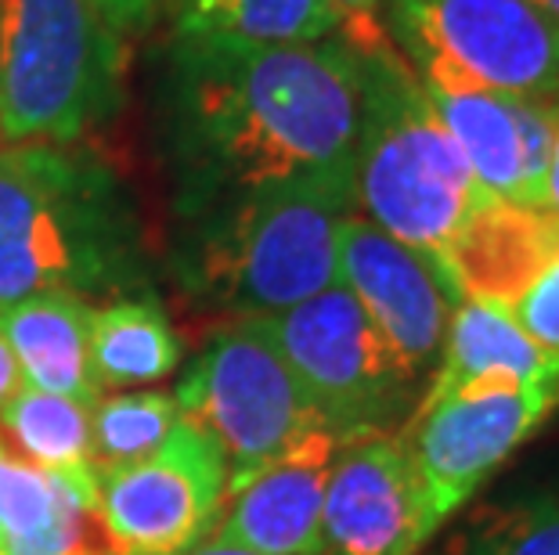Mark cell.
Segmentation results:
<instances>
[{"instance_id": "1", "label": "cell", "mask_w": 559, "mask_h": 555, "mask_svg": "<svg viewBox=\"0 0 559 555\" xmlns=\"http://www.w3.org/2000/svg\"><path fill=\"white\" fill-rule=\"evenodd\" d=\"M156 123L177 214L267 188L354 198L361 80L347 40H177L159 51Z\"/></svg>"}, {"instance_id": "2", "label": "cell", "mask_w": 559, "mask_h": 555, "mask_svg": "<svg viewBox=\"0 0 559 555\" xmlns=\"http://www.w3.org/2000/svg\"><path fill=\"white\" fill-rule=\"evenodd\" d=\"M145 234L123 184L76 145H0V303L141 297Z\"/></svg>"}, {"instance_id": "3", "label": "cell", "mask_w": 559, "mask_h": 555, "mask_svg": "<svg viewBox=\"0 0 559 555\" xmlns=\"http://www.w3.org/2000/svg\"><path fill=\"white\" fill-rule=\"evenodd\" d=\"M340 37L354 51L361 80L354 209L440 267L455 231L491 195L477 184L379 15H347Z\"/></svg>"}, {"instance_id": "4", "label": "cell", "mask_w": 559, "mask_h": 555, "mask_svg": "<svg viewBox=\"0 0 559 555\" xmlns=\"http://www.w3.org/2000/svg\"><path fill=\"white\" fill-rule=\"evenodd\" d=\"M354 198L329 188H267L185 217L174 270L195 300L271 317L340 281V224Z\"/></svg>"}, {"instance_id": "5", "label": "cell", "mask_w": 559, "mask_h": 555, "mask_svg": "<svg viewBox=\"0 0 559 555\" xmlns=\"http://www.w3.org/2000/svg\"><path fill=\"white\" fill-rule=\"evenodd\" d=\"M123 76L98 0H0V145H80L120 109Z\"/></svg>"}, {"instance_id": "6", "label": "cell", "mask_w": 559, "mask_h": 555, "mask_svg": "<svg viewBox=\"0 0 559 555\" xmlns=\"http://www.w3.org/2000/svg\"><path fill=\"white\" fill-rule=\"evenodd\" d=\"M174 400L221 447L228 494L304 436L325 430L264 317H235L217 328L202 342Z\"/></svg>"}, {"instance_id": "7", "label": "cell", "mask_w": 559, "mask_h": 555, "mask_svg": "<svg viewBox=\"0 0 559 555\" xmlns=\"http://www.w3.org/2000/svg\"><path fill=\"white\" fill-rule=\"evenodd\" d=\"M314 411L340 441L397 433L419 386L354 292L336 281L318 297L264 317Z\"/></svg>"}, {"instance_id": "8", "label": "cell", "mask_w": 559, "mask_h": 555, "mask_svg": "<svg viewBox=\"0 0 559 555\" xmlns=\"http://www.w3.org/2000/svg\"><path fill=\"white\" fill-rule=\"evenodd\" d=\"M383 26L419 80L559 101V26L531 0H386Z\"/></svg>"}, {"instance_id": "9", "label": "cell", "mask_w": 559, "mask_h": 555, "mask_svg": "<svg viewBox=\"0 0 559 555\" xmlns=\"http://www.w3.org/2000/svg\"><path fill=\"white\" fill-rule=\"evenodd\" d=\"M228 502V462L213 436L188 422L159 451L98 476V519L109 555H185L217 527Z\"/></svg>"}, {"instance_id": "10", "label": "cell", "mask_w": 559, "mask_h": 555, "mask_svg": "<svg viewBox=\"0 0 559 555\" xmlns=\"http://www.w3.org/2000/svg\"><path fill=\"white\" fill-rule=\"evenodd\" d=\"M559 411V379L516 389H480L419 405L404 422L423 491V519L430 538L466 505L480 483Z\"/></svg>"}, {"instance_id": "11", "label": "cell", "mask_w": 559, "mask_h": 555, "mask_svg": "<svg viewBox=\"0 0 559 555\" xmlns=\"http://www.w3.org/2000/svg\"><path fill=\"white\" fill-rule=\"evenodd\" d=\"M430 541L401 433L347 436L321 505V555H419Z\"/></svg>"}, {"instance_id": "12", "label": "cell", "mask_w": 559, "mask_h": 555, "mask_svg": "<svg viewBox=\"0 0 559 555\" xmlns=\"http://www.w3.org/2000/svg\"><path fill=\"white\" fill-rule=\"evenodd\" d=\"M340 281L419 379L437 369L459 297L430 256L350 214L340 224Z\"/></svg>"}, {"instance_id": "13", "label": "cell", "mask_w": 559, "mask_h": 555, "mask_svg": "<svg viewBox=\"0 0 559 555\" xmlns=\"http://www.w3.org/2000/svg\"><path fill=\"white\" fill-rule=\"evenodd\" d=\"M419 84L487 195L549 209L545 170L559 130V101L516 98L469 80H419Z\"/></svg>"}, {"instance_id": "14", "label": "cell", "mask_w": 559, "mask_h": 555, "mask_svg": "<svg viewBox=\"0 0 559 555\" xmlns=\"http://www.w3.org/2000/svg\"><path fill=\"white\" fill-rule=\"evenodd\" d=\"M340 444L318 430L257 469L228 494L210 538L257 555H321V505Z\"/></svg>"}, {"instance_id": "15", "label": "cell", "mask_w": 559, "mask_h": 555, "mask_svg": "<svg viewBox=\"0 0 559 555\" xmlns=\"http://www.w3.org/2000/svg\"><path fill=\"white\" fill-rule=\"evenodd\" d=\"M559 256V214L487 198L440 256V275L459 300L513 311L542 270Z\"/></svg>"}, {"instance_id": "16", "label": "cell", "mask_w": 559, "mask_h": 555, "mask_svg": "<svg viewBox=\"0 0 559 555\" xmlns=\"http://www.w3.org/2000/svg\"><path fill=\"white\" fill-rule=\"evenodd\" d=\"M559 379V353L538 347L520 328L509 306L459 300L451 311L444 347L419 405L480 394V389H516Z\"/></svg>"}, {"instance_id": "17", "label": "cell", "mask_w": 559, "mask_h": 555, "mask_svg": "<svg viewBox=\"0 0 559 555\" xmlns=\"http://www.w3.org/2000/svg\"><path fill=\"white\" fill-rule=\"evenodd\" d=\"M91 314L94 303L69 292H37L0 303V339L8 342L22 383L87 408L98 405L102 386L91 369Z\"/></svg>"}, {"instance_id": "18", "label": "cell", "mask_w": 559, "mask_h": 555, "mask_svg": "<svg viewBox=\"0 0 559 555\" xmlns=\"http://www.w3.org/2000/svg\"><path fill=\"white\" fill-rule=\"evenodd\" d=\"M0 545L4 555H109L94 505L62 476L11 455L0 441Z\"/></svg>"}, {"instance_id": "19", "label": "cell", "mask_w": 559, "mask_h": 555, "mask_svg": "<svg viewBox=\"0 0 559 555\" xmlns=\"http://www.w3.org/2000/svg\"><path fill=\"white\" fill-rule=\"evenodd\" d=\"M177 40L318 44L336 37L343 11L332 0H159Z\"/></svg>"}, {"instance_id": "20", "label": "cell", "mask_w": 559, "mask_h": 555, "mask_svg": "<svg viewBox=\"0 0 559 555\" xmlns=\"http://www.w3.org/2000/svg\"><path fill=\"white\" fill-rule=\"evenodd\" d=\"M0 426L33 466H40L98 505V469L91 458V408L19 383L0 405Z\"/></svg>"}, {"instance_id": "21", "label": "cell", "mask_w": 559, "mask_h": 555, "mask_svg": "<svg viewBox=\"0 0 559 555\" xmlns=\"http://www.w3.org/2000/svg\"><path fill=\"white\" fill-rule=\"evenodd\" d=\"M177 361H181V339L152 297H127L94 306L91 369L102 394L159 383L177 369Z\"/></svg>"}, {"instance_id": "22", "label": "cell", "mask_w": 559, "mask_h": 555, "mask_svg": "<svg viewBox=\"0 0 559 555\" xmlns=\"http://www.w3.org/2000/svg\"><path fill=\"white\" fill-rule=\"evenodd\" d=\"M433 555H559V480L480 505Z\"/></svg>"}, {"instance_id": "23", "label": "cell", "mask_w": 559, "mask_h": 555, "mask_svg": "<svg viewBox=\"0 0 559 555\" xmlns=\"http://www.w3.org/2000/svg\"><path fill=\"white\" fill-rule=\"evenodd\" d=\"M177 422H181V408L170 394L134 389V394L102 397L91 408V458L98 476L159 451Z\"/></svg>"}, {"instance_id": "24", "label": "cell", "mask_w": 559, "mask_h": 555, "mask_svg": "<svg viewBox=\"0 0 559 555\" xmlns=\"http://www.w3.org/2000/svg\"><path fill=\"white\" fill-rule=\"evenodd\" d=\"M513 317L538 347L559 353V256L542 270V278L523 292Z\"/></svg>"}, {"instance_id": "25", "label": "cell", "mask_w": 559, "mask_h": 555, "mask_svg": "<svg viewBox=\"0 0 559 555\" xmlns=\"http://www.w3.org/2000/svg\"><path fill=\"white\" fill-rule=\"evenodd\" d=\"M98 4L112 26L120 29L123 40L148 33L159 19V0H98Z\"/></svg>"}, {"instance_id": "26", "label": "cell", "mask_w": 559, "mask_h": 555, "mask_svg": "<svg viewBox=\"0 0 559 555\" xmlns=\"http://www.w3.org/2000/svg\"><path fill=\"white\" fill-rule=\"evenodd\" d=\"M22 383V375L15 369V358H11V350H8V342L0 339V405L15 394V386Z\"/></svg>"}, {"instance_id": "27", "label": "cell", "mask_w": 559, "mask_h": 555, "mask_svg": "<svg viewBox=\"0 0 559 555\" xmlns=\"http://www.w3.org/2000/svg\"><path fill=\"white\" fill-rule=\"evenodd\" d=\"M545 206H549L552 214H559V130L549 152V170H545Z\"/></svg>"}, {"instance_id": "28", "label": "cell", "mask_w": 559, "mask_h": 555, "mask_svg": "<svg viewBox=\"0 0 559 555\" xmlns=\"http://www.w3.org/2000/svg\"><path fill=\"white\" fill-rule=\"evenodd\" d=\"M185 555H257V552H246L239 545H228V541H221V538H206L202 545H195L192 552H185Z\"/></svg>"}, {"instance_id": "29", "label": "cell", "mask_w": 559, "mask_h": 555, "mask_svg": "<svg viewBox=\"0 0 559 555\" xmlns=\"http://www.w3.org/2000/svg\"><path fill=\"white\" fill-rule=\"evenodd\" d=\"M343 15H379L386 8V0H332Z\"/></svg>"}, {"instance_id": "30", "label": "cell", "mask_w": 559, "mask_h": 555, "mask_svg": "<svg viewBox=\"0 0 559 555\" xmlns=\"http://www.w3.org/2000/svg\"><path fill=\"white\" fill-rule=\"evenodd\" d=\"M531 4L538 8L545 19H552L556 26H559V0H531Z\"/></svg>"}, {"instance_id": "31", "label": "cell", "mask_w": 559, "mask_h": 555, "mask_svg": "<svg viewBox=\"0 0 559 555\" xmlns=\"http://www.w3.org/2000/svg\"><path fill=\"white\" fill-rule=\"evenodd\" d=\"M0 555H4V545H0Z\"/></svg>"}]
</instances>
